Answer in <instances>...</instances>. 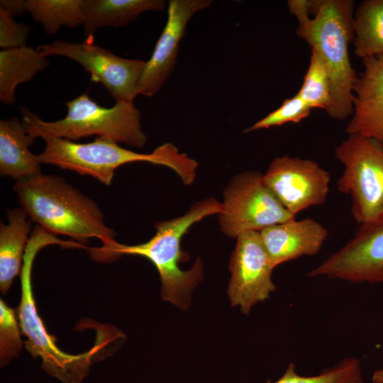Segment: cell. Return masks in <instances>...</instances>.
<instances>
[{"label": "cell", "instance_id": "cell-14", "mask_svg": "<svg viewBox=\"0 0 383 383\" xmlns=\"http://www.w3.org/2000/svg\"><path fill=\"white\" fill-rule=\"evenodd\" d=\"M361 60L364 70L354 85L352 118L345 131L383 145V55Z\"/></svg>", "mask_w": 383, "mask_h": 383}, {"label": "cell", "instance_id": "cell-20", "mask_svg": "<svg viewBox=\"0 0 383 383\" xmlns=\"http://www.w3.org/2000/svg\"><path fill=\"white\" fill-rule=\"evenodd\" d=\"M354 53L361 60L383 55V0L362 1L354 13Z\"/></svg>", "mask_w": 383, "mask_h": 383}, {"label": "cell", "instance_id": "cell-1", "mask_svg": "<svg viewBox=\"0 0 383 383\" xmlns=\"http://www.w3.org/2000/svg\"><path fill=\"white\" fill-rule=\"evenodd\" d=\"M221 211L222 204L211 197L195 203L180 217L157 223L155 235L147 242L131 245L113 240L87 249L90 257L99 262H111L123 255L147 258L160 274L162 299L185 309L189 305L192 292L202 279L203 267L198 258L190 270L180 269L179 263L187 259V254L181 250L182 238L194 223Z\"/></svg>", "mask_w": 383, "mask_h": 383}, {"label": "cell", "instance_id": "cell-8", "mask_svg": "<svg viewBox=\"0 0 383 383\" xmlns=\"http://www.w3.org/2000/svg\"><path fill=\"white\" fill-rule=\"evenodd\" d=\"M221 204L219 223L222 231L231 238L260 232L295 218L267 186L263 174L255 171L235 176L224 191Z\"/></svg>", "mask_w": 383, "mask_h": 383}, {"label": "cell", "instance_id": "cell-22", "mask_svg": "<svg viewBox=\"0 0 383 383\" xmlns=\"http://www.w3.org/2000/svg\"><path fill=\"white\" fill-rule=\"evenodd\" d=\"M313 109L326 111L331 105V82L327 67L320 55L311 50L309 65L301 88L296 93Z\"/></svg>", "mask_w": 383, "mask_h": 383}, {"label": "cell", "instance_id": "cell-23", "mask_svg": "<svg viewBox=\"0 0 383 383\" xmlns=\"http://www.w3.org/2000/svg\"><path fill=\"white\" fill-rule=\"evenodd\" d=\"M274 383H363V375L360 361L355 357H346L313 376L299 374L295 365L290 363Z\"/></svg>", "mask_w": 383, "mask_h": 383}, {"label": "cell", "instance_id": "cell-4", "mask_svg": "<svg viewBox=\"0 0 383 383\" xmlns=\"http://www.w3.org/2000/svg\"><path fill=\"white\" fill-rule=\"evenodd\" d=\"M66 247L67 240H63L48 233L39 226L31 231L25 251L21 275V294L17 311V317L26 350L33 357H40L41 367L48 374L63 383H81L87 376L94 361L100 358L101 351L109 342L104 339L87 352L70 355L61 350L55 344L44 326L37 311L32 288V268L38 251L50 245Z\"/></svg>", "mask_w": 383, "mask_h": 383}, {"label": "cell", "instance_id": "cell-5", "mask_svg": "<svg viewBox=\"0 0 383 383\" xmlns=\"http://www.w3.org/2000/svg\"><path fill=\"white\" fill-rule=\"evenodd\" d=\"M354 1L322 0L311 21L298 26V36L316 51L324 61L331 82V105L326 111L336 120L353 113V88L357 78L349 57L353 40Z\"/></svg>", "mask_w": 383, "mask_h": 383}, {"label": "cell", "instance_id": "cell-29", "mask_svg": "<svg viewBox=\"0 0 383 383\" xmlns=\"http://www.w3.org/2000/svg\"><path fill=\"white\" fill-rule=\"evenodd\" d=\"M372 381L374 383H383V368L376 370L373 372Z\"/></svg>", "mask_w": 383, "mask_h": 383}, {"label": "cell", "instance_id": "cell-17", "mask_svg": "<svg viewBox=\"0 0 383 383\" xmlns=\"http://www.w3.org/2000/svg\"><path fill=\"white\" fill-rule=\"evenodd\" d=\"M165 7L163 0H84L85 40H94L100 28L125 26L145 11H162Z\"/></svg>", "mask_w": 383, "mask_h": 383}, {"label": "cell", "instance_id": "cell-9", "mask_svg": "<svg viewBox=\"0 0 383 383\" xmlns=\"http://www.w3.org/2000/svg\"><path fill=\"white\" fill-rule=\"evenodd\" d=\"M37 50L45 57L60 55L77 62L91 74V81L104 85L116 102H133L138 95L145 61L120 57L88 40H56L40 45Z\"/></svg>", "mask_w": 383, "mask_h": 383}, {"label": "cell", "instance_id": "cell-27", "mask_svg": "<svg viewBox=\"0 0 383 383\" xmlns=\"http://www.w3.org/2000/svg\"><path fill=\"white\" fill-rule=\"evenodd\" d=\"M322 0H289L287 6L289 12L295 16L299 22V26L306 25L317 12Z\"/></svg>", "mask_w": 383, "mask_h": 383}, {"label": "cell", "instance_id": "cell-19", "mask_svg": "<svg viewBox=\"0 0 383 383\" xmlns=\"http://www.w3.org/2000/svg\"><path fill=\"white\" fill-rule=\"evenodd\" d=\"M50 65L47 57L30 47L2 50L0 52V99L6 105L15 101L16 87L30 81Z\"/></svg>", "mask_w": 383, "mask_h": 383}, {"label": "cell", "instance_id": "cell-26", "mask_svg": "<svg viewBox=\"0 0 383 383\" xmlns=\"http://www.w3.org/2000/svg\"><path fill=\"white\" fill-rule=\"evenodd\" d=\"M29 33L28 25L16 23L9 11L0 7V47L2 50L26 46Z\"/></svg>", "mask_w": 383, "mask_h": 383}, {"label": "cell", "instance_id": "cell-24", "mask_svg": "<svg viewBox=\"0 0 383 383\" xmlns=\"http://www.w3.org/2000/svg\"><path fill=\"white\" fill-rule=\"evenodd\" d=\"M15 311L2 299L0 301V363L8 365L21 353L23 341Z\"/></svg>", "mask_w": 383, "mask_h": 383}, {"label": "cell", "instance_id": "cell-6", "mask_svg": "<svg viewBox=\"0 0 383 383\" xmlns=\"http://www.w3.org/2000/svg\"><path fill=\"white\" fill-rule=\"evenodd\" d=\"M66 116L58 121L42 120L26 107L21 106L22 123L35 139L64 138L77 140L91 136L106 138L118 143L143 148L147 137L141 126V113L133 102H116L111 108L100 106L84 94L65 103Z\"/></svg>", "mask_w": 383, "mask_h": 383}, {"label": "cell", "instance_id": "cell-18", "mask_svg": "<svg viewBox=\"0 0 383 383\" xmlns=\"http://www.w3.org/2000/svg\"><path fill=\"white\" fill-rule=\"evenodd\" d=\"M6 224L0 225V289L6 294L21 272L31 231L28 214L21 208L7 210Z\"/></svg>", "mask_w": 383, "mask_h": 383}, {"label": "cell", "instance_id": "cell-13", "mask_svg": "<svg viewBox=\"0 0 383 383\" xmlns=\"http://www.w3.org/2000/svg\"><path fill=\"white\" fill-rule=\"evenodd\" d=\"M210 0H170L164 29L139 82L138 95L152 96L161 89L176 65L179 45L192 17L208 8Z\"/></svg>", "mask_w": 383, "mask_h": 383}, {"label": "cell", "instance_id": "cell-3", "mask_svg": "<svg viewBox=\"0 0 383 383\" xmlns=\"http://www.w3.org/2000/svg\"><path fill=\"white\" fill-rule=\"evenodd\" d=\"M45 141L46 145L43 152L38 155L41 164L53 165L63 170L91 176L106 186L111 184L118 167L135 162L166 166L174 170L186 185L192 184L196 175L198 162L180 152L170 143L158 146L150 153H140L100 137L87 143L64 138H51Z\"/></svg>", "mask_w": 383, "mask_h": 383}, {"label": "cell", "instance_id": "cell-10", "mask_svg": "<svg viewBox=\"0 0 383 383\" xmlns=\"http://www.w3.org/2000/svg\"><path fill=\"white\" fill-rule=\"evenodd\" d=\"M263 179L287 211L296 216L326 201L331 176L313 160L282 155L270 162Z\"/></svg>", "mask_w": 383, "mask_h": 383}, {"label": "cell", "instance_id": "cell-15", "mask_svg": "<svg viewBox=\"0 0 383 383\" xmlns=\"http://www.w3.org/2000/svg\"><path fill=\"white\" fill-rule=\"evenodd\" d=\"M265 248L274 266L312 256L321 250L328 236L327 229L316 220L295 218L260 231Z\"/></svg>", "mask_w": 383, "mask_h": 383}, {"label": "cell", "instance_id": "cell-12", "mask_svg": "<svg viewBox=\"0 0 383 383\" xmlns=\"http://www.w3.org/2000/svg\"><path fill=\"white\" fill-rule=\"evenodd\" d=\"M308 275L354 283H383V219L361 225L350 240Z\"/></svg>", "mask_w": 383, "mask_h": 383}, {"label": "cell", "instance_id": "cell-21", "mask_svg": "<svg viewBox=\"0 0 383 383\" xmlns=\"http://www.w3.org/2000/svg\"><path fill=\"white\" fill-rule=\"evenodd\" d=\"M84 0H27V11L45 31L53 34L62 26L76 28L84 21Z\"/></svg>", "mask_w": 383, "mask_h": 383}, {"label": "cell", "instance_id": "cell-16", "mask_svg": "<svg viewBox=\"0 0 383 383\" xmlns=\"http://www.w3.org/2000/svg\"><path fill=\"white\" fill-rule=\"evenodd\" d=\"M35 138L26 131L22 121L12 117L0 121V174L16 181L41 173L38 155L29 147Z\"/></svg>", "mask_w": 383, "mask_h": 383}, {"label": "cell", "instance_id": "cell-7", "mask_svg": "<svg viewBox=\"0 0 383 383\" xmlns=\"http://www.w3.org/2000/svg\"><path fill=\"white\" fill-rule=\"evenodd\" d=\"M343 165L339 192L352 199V215L361 225L383 219V145L350 135L335 148Z\"/></svg>", "mask_w": 383, "mask_h": 383}, {"label": "cell", "instance_id": "cell-28", "mask_svg": "<svg viewBox=\"0 0 383 383\" xmlns=\"http://www.w3.org/2000/svg\"><path fill=\"white\" fill-rule=\"evenodd\" d=\"M0 7L9 11L13 16H20L27 11L26 1L1 0Z\"/></svg>", "mask_w": 383, "mask_h": 383}, {"label": "cell", "instance_id": "cell-11", "mask_svg": "<svg viewBox=\"0 0 383 383\" xmlns=\"http://www.w3.org/2000/svg\"><path fill=\"white\" fill-rule=\"evenodd\" d=\"M229 270L228 294L233 306L248 314L256 304L264 301L276 289L272 279L275 268L259 231L244 233L237 238Z\"/></svg>", "mask_w": 383, "mask_h": 383}, {"label": "cell", "instance_id": "cell-25", "mask_svg": "<svg viewBox=\"0 0 383 383\" xmlns=\"http://www.w3.org/2000/svg\"><path fill=\"white\" fill-rule=\"evenodd\" d=\"M311 108L299 94L286 99L281 106L246 128L244 133L280 126L288 123H298L308 117Z\"/></svg>", "mask_w": 383, "mask_h": 383}, {"label": "cell", "instance_id": "cell-2", "mask_svg": "<svg viewBox=\"0 0 383 383\" xmlns=\"http://www.w3.org/2000/svg\"><path fill=\"white\" fill-rule=\"evenodd\" d=\"M13 190L28 217L49 233L82 245L91 238L102 244L115 240L116 233L106 224L98 205L56 175L40 173L16 181Z\"/></svg>", "mask_w": 383, "mask_h": 383}]
</instances>
